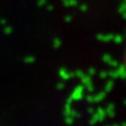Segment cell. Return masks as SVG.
<instances>
[{"mask_svg": "<svg viewBox=\"0 0 126 126\" xmlns=\"http://www.w3.org/2000/svg\"><path fill=\"white\" fill-rule=\"evenodd\" d=\"M124 59H125V65H126V50H125V56H124Z\"/></svg>", "mask_w": 126, "mask_h": 126, "instance_id": "obj_1", "label": "cell"}]
</instances>
